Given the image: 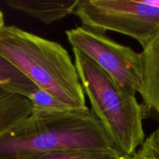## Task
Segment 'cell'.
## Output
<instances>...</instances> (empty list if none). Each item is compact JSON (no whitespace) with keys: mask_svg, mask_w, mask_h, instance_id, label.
Listing matches in <instances>:
<instances>
[{"mask_svg":"<svg viewBox=\"0 0 159 159\" xmlns=\"http://www.w3.org/2000/svg\"><path fill=\"white\" fill-rule=\"evenodd\" d=\"M5 26V22H4V16H3L2 12L0 9V30L2 29Z\"/></svg>","mask_w":159,"mask_h":159,"instance_id":"cell-13","label":"cell"},{"mask_svg":"<svg viewBox=\"0 0 159 159\" xmlns=\"http://www.w3.org/2000/svg\"><path fill=\"white\" fill-rule=\"evenodd\" d=\"M120 159H135V158H134V156H133V157H128V156H123V157H121L120 158Z\"/></svg>","mask_w":159,"mask_h":159,"instance_id":"cell-14","label":"cell"},{"mask_svg":"<svg viewBox=\"0 0 159 159\" xmlns=\"http://www.w3.org/2000/svg\"><path fill=\"white\" fill-rule=\"evenodd\" d=\"M28 99L31 102L34 110H62L70 108L61 103L54 96L39 89L34 91Z\"/></svg>","mask_w":159,"mask_h":159,"instance_id":"cell-11","label":"cell"},{"mask_svg":"<svg viewBox=\"0 0 159 159\" xmlns=\"http://www.w3.org/2000/svg\"><path fill=\"white\" fill-rule=\"evenodd\" d=\"M75 65L91 111L123 156L133 157L145 141L142 104L83 53L72 49Z\"/></svg>","mask_w":159,"mask_h":159,"instance_id":"cell-3","label":"cell"},{"mask_svg":"<svg viewBox=\"0 0 159 159\" xmlns=\"http://www.w3.org/2000/svg\"><path fill=\"white\" fill-rule=\"evenodd\" d=\"M135 159H159V127L145 139L134 155Z\"/></svg>","mask_w":159,"mask_h":159,"instance_id":"cell-12","label":"cell"},{"mask_svg":"<svg viewBox=\"0 0 159 159\" xmlns=\"http://www.w3.org/2000/svg\"><path fill=\"white\" fill-rule=\"evenodd\" d=\"M79 0H9L6 4L15 10L23 12L49 25L74 14Z\"/></svg>","mask_w":159,"mask_h":159,"instance_id":"cell-7","label":"cell"},{"mask_svg":"<svg viewBox=\"0 0 159 159\" xmlns=\"http://www.w3.org/2000/svg\"><path fill=\"white\" fill-rule=\"evenodd\" d=\"M76 150L117 151L89 107L33 109L27 118L0 137V159H29L50 152Z\"/></svg>","mask_w":159,"mask_h":159,"instance_id":"cell-1","label":"cell"},{"mask_svg":"<svg viewBox=\"0 0 159 159\" xmlns=\"http://www.w3.org/2000/svg\"><path fill=\"white\" fill-rule=\"evenodd\" d=\"M72 49L83 53L116 82L134 94L144 92L141 53L120 44L106 33L82 26L65 32Z\"/></svg>","mask_w":159,"mask_h":159,"instance_id":"cell-5","label":"cell"},{"mask_svg":"<svg viewBox=\"0 0 159 159\" xmlns=\"http://www.w3.org/2000/svg\"><path fill=\"white\" fill-rule=\"evenodd\" d=\"M144 92L141 95L146 119L153 116L159 122V33L143 48Z\"/></svg>","mask_w":159,"mask_h":159,"instance_id":"cell-6","label":"cell"},{"mask_svg":"<svg viewBox=\"0 0 159 159\" xmlns=\"http://www.w3.org/2000/svg\"><path fill=\"white\" fill-rule=\"evenodd\" d=\"M123 155L115 150H76L54 152L29 159H120Z\"/></svg>","mask_w":159,"mask_h":159,"instance_id":"cell-10","label":"cell"},{"mask_svg":"<svg viewBox=\"0 0 159 159\" xmlns=\"http://www.w3.org/2000/svg\"><path fill=\"white\" fill-rule=\"evenodd\" d=\"M74 14L83 26L128 36L142 48L159 33V0H79Z\"/></svg>","mask_w":159,"mask_h":159,"instance_id":"cell-4","label":"cell"},{"mask_svg":"<svg viewBox=\"0 0 159 159\" xmlns=\"http://www.w3.org/2000/svg\"><path fill=\"white\" fill-rule=\"evenodd\" d=\"M0 55L64 105L88 107L75 65L60 43L15 26H5L0 30Z\"/></svg>","mask_w":159,"mask_h":159,"instance_id":"cell-2","label":"cell"},{"mask_svg":"<svg viewBox=\"0 0 159 159\" xmlns=\"http://www.w3.org/2000/svg\"><path fill=\"white\" fill-rule=\"evenodd\" d=\"M33 112L28 98L0 87V137L4 135Z\"/></svg>","mask_w":159,"mask_h":159,"instance_id":"cell-8","label":"cell"},{"mask_svg":"<svg viewBox=\"0 0 159 159\" xmlns=\"http://www.w3.org/2000/svg\"><path fill=\"white\" fill-rule=\"evenodd\" d=\"M0 87L29 98L37 87L13 65L0 55Z\"/></svg>","mask_w":159,"mask_h":159,"instance_id":"cell-9","label":"cell"}]
</instances>
